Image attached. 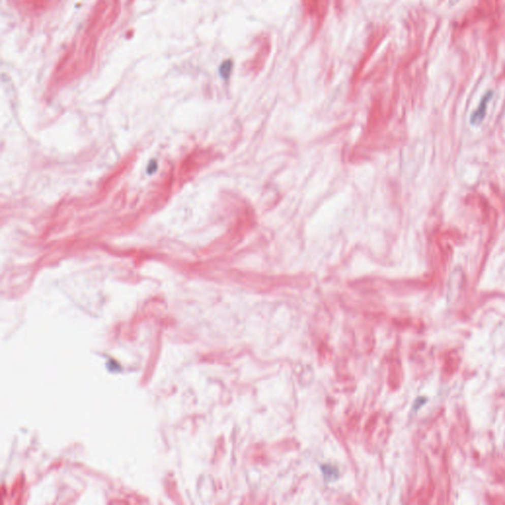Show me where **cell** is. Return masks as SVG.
<instances>
[{
	"label": "cell",
	"mask_w": 505,
	"mask_h": 505,
	"mask_svg": "<svg viewBox=\"0 0 505 505\" xmlns=\"http://www.w3.org/2000/svg\"><path fill=\"white\" fill-rule=\"evenodd\" d=\"M491 96H492V93L488 92V93H487L483 97V99H482V101L480 103L479 107L477 108V110L475 111V113H472V115H471V124H478V123H480L483 120V118H484L485 115H486V111H487L488 102L491 99Z\"/></svg>",
	"instance_id": "obj_1"
}]
</instances>
